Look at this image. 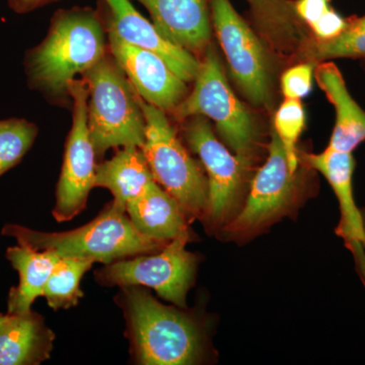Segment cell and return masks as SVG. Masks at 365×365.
I'll return each instance as SVG.
<instances>
[{"label":"cell","instance_id":"2","mask_svg":"<svg viewBox=\"0 0 365 365\" xmlns=\"http://www.w3.org/2000/svg\"><path fill=\"white\" fill-rule=\"evenodd\" d=\"M132 359L143 365H192L205 355V334L193 314L160 304L146 287H120Z\"/></svg>","mask_w":365,"mask_h":365},{"label":"cell","instance_id":"4","mask_svg":"<svg viewBox=\"0 0 365 365\" xmlns=\"http://www.w3.org/2000/svg\"><path fill=\"white\" fill-rule=\"evenodd\" d=\"M83 78L88 91V131L97 158L111 148H141L146 124L140 97L111 53Z\"/></svg>","mask_w":365,"mask_h":365},{"label":"cell","instance_id":"13","mask_svg":"<svg viewBox=\"0 0 365 365\" xmlns=\"http://www.w3.org/2000/svg\"><path fill=\"white\" fill-rule=\"evenodd\" d=\"M105 25L125 42L162 57L186 83L194 81L201 61L191 53L170 42L151 21L137 11L130 0H100Z\"/></svg>","mask_w":365,"mask_h":365},{"label":"cell","instance_id":"11","mask_svg":"<svg viewBox=\"0 0 365 365\" xmlns=\"http://www.w3.org/2000/svg\"><path fill=\"white\" fill-rule=\"evenodd\" d=\"M211 21L232 78L255 105L270 101V64L265 48L230 0H209Z\"/></svg>","mask_w":365,"mask_h":365},{"label":"cell","instance_id":"12","mask_svg":"<svg viewBox=\"0 0 365 365\" xmlns=\"http://www.w3.org/2000/svg\"><path fill=\"white\" fill-rule=\"evenodd\" d=\"M109 51L134 86L139 97L170 114L188 95V86L155 53L122 40L106 26Z\"/></svg>","mask_w":365,"mask_h":365},{"label":"cell","instance_id":"14","mask_svg":"<svg viewBox=\"0 0 365 365\" xmlns=\"http://www.w3.org/2000/svg\"><path fill=\"white\" fill-rule=\"evenodd\" d=\"M165 39L202 59L211 40L209 0H137Z\"/></svg>","mask_w":365,"mask_h":365},{"label":"cell","instance_id":"30","mask_svg":"<svg viewBox=\"0 0 365 365\" xmlns=\"http://www.w3.org/2000/svg\"><path fill=\"white\" fill-rule=\"evenodd\" d=\"M360 210H361L362 220H364V237H365V208L360 209ZM364 250H365V239H364Z\"/></svg>","mask_w":365,"mask_h":365},{"label":"cell","instance_id":"23","mask_svg":"<svg viewBox=\"0 0 365 365\" xmlns=\"http://www.w3.org/2000/svg\"><path fill=\"white\" fill-rule=\"evenodd\" d=\"M38 133L37 125L24 118L0 120V177L21 162Z\"/></svg>","mask_w":365,"mask_h":365},{"label":"cell","instance_id":"22","mask_svg":"<svg viewBox=\"0 0 365 365\" xmlns=\"http://www.w3.org/2000/svg\"><path fill=\"white\" fill-rule=\"evenodd\" d=\"M304 51L307 58L317 62L365 57V16L349 20L344 32L332 40L309 43Z\"/></svg>","mask_w":365,"mask_h":365},{"label":"cell","instance_id":"18","mask_svg":"<svg viewBox=\"0 0 365 365\" xmlns=\"http://www.w3.org/2000/svg\"><path fill=\"white\" fill-rule=\"evenodd\" d=\"M155 182L143 150L137 146H124L114 157L98 163L96 187L111 192L113 201L126 210Z\"/></svg>","mask_w":365,"mask_h":365},{"label":"cell","instance_id":"16","mask_svg":"<svg viewBox=\"0 0 365 365\" xmlns=\"http://www.w3.org/2000/svg\"><path fill=\"white\" fill-rule=\"evenodd\" d=\"M314 76L335 108V126L327 148L352 153L365 141V112L350 95L342 73L335 63L319 62L314 68Z\"/></svg>","mask_w":365,"mask_h":365},{"label":"cell","instance_id":"5","mask_svg":"<svg viewBox=\"0 0 365 365\" xmlns=\"http://www.w3.org/2000/svg\"><path fill=\"white\" fill-rule=\"evenodd\" d=\"M145 117V140L141 146L155 182L179 203L189 223L202 222L208 201L204 169L189 155L168 114L140 98Z\"/></svg>","mask_w":365,"mask_h":365},{"label":"cell","instance_id":"31","mask_svg":"<svg viewBox=\"0 0 365 365\" xmlns=\"http://www.w3.org/2000/svg\"><path fill=\"white\" fill-rule=\"evenodd\" d=\"M7 317H9V314H0V325H1L2 323H4V321L7 319Z\"/></svg>","mask_w":365,"mask_h":365},{"label":"cell","instance_id":"20","mask_svg":"<svg viewBox=\"0 0 365 365\" xmlns=\"http://www.w3.org/2000/svg\"><path fill=\"white\" fill-rule=\"evenodd\" d=\"M61 257L51 250H35L25 245L6 250V259L20 275V282L9 292L7 314L26 313L38 297H43L46 283Z\"/></svg>","mask_w":365,"mask_h":365},{"label":"cell","instance_id":"1","mask_svg":"<svg viewBox=\"0 0 365 365\" xmlns=\"http://www.w3.org/2000/svg\"><path fill=\"white\" fill-rule=\"evenodd\" d=\"M109 52L100 11L91 7L59 9L42 42L28 50L24 67L29 88L53 104L71 105L68 86Z\"/></svg>","mask_w":365,"mask_h":365},{"label":"cell","instance_id":"7","mask_svg":"<svg viewBox=\"0 0 365 365\" xmlns=\"http://www.w3.org/2000/svg\"><path fill=\"white\" fill-rule=\"evenodd\" d=\"M190 240L188 230L155 253L107 264L96 272V281L107 287L151 288L162 299L186 309L187 294L194 284L198 266L196 255L186 250Z\"/></svg>","mask_w":365,"mask_h":365},{"label":"cell","instance_id":"24","mask_svg":"<svg viewBox=\"0 0 365 365\" xmlns=\"http://www.w3.org/2000/svg\"><path fill=\"white\" fill-rule=\"evenodd\" d=\"M304 125L306 112L300 101L285 100L274 118V131L284 148L288 167L292 174H297L299 167L297 144L304 130Z\"/></svg>","mask_w":365,"mask_h":365},{"label":"cell","instance_id":"9","mask_svg":"<svg viewBox=\"0 0 365 365\" xmlns=\"http://www.w3.org/2000/svg\"><path fill=\"white\" fill-rule=\"evenodd\" d=\"M299 202L297 174L290 172L284 148L273 131L267 160L252 180L241 210L222 232L230 239H249L292 215Z\"/></svg>","mask_w":365,"mask_h":365},{"label":"cell","instance_id":"27","mask_svg":"<svg viewBox=\"0 0 365 365\" xmlns=\"http://www.w3.org/2000/svg\"><path fill=\"white\" fill-rule=\"evenodd\" d=\"M331 7V0H297L294 4L295 13L309 26Z\"/></svg>","mask_w":365,"mask_h":365},{"label":"cell","instance_id":"17","mask_svg":"<svg viewBox=\"0 0 365 365\" xmlns=\"http://www.w3.org/2000/svg\"><path fill=\"white\" fill-rule=\"evenodd\" d=\"M55 334L39 314H11L0 325V365H37L50 359Z\"/></svg>","mask_w":365,"mask_h":365},{"label":"cell","instance_id":"10","mask_svg":"<svg viewBox=\"0 0 365 365\" xmlns=\"http://www.w3.org/2000/svg\"><path fill=\"white\" fill-rule=\"evenodd\" d=\"M68 91L72 125L66 139L52 212L58 222H69L85 210L91 191L96 188L98 165L88 127V91L85 79H73L69 83Z\"/></svg>","mask_w":365,"mask_h":365},{"label":"cell","instance_id":"26","mask_svg":"<svg viewBox=\"0 0 365 365\" xmlns=\"http://www.w3.org/2000/svg\"><path fill=\"white\" fill-rule=\"evenodd\" d=\"M348 23H349V20H346L333 7H331L309 28L313 31L317 40L328 41L338 37L340 34L344 32Z\"/></svg>","mask_w":365,"mask_h":365},{"label":"cell","instance_id":"19","mask_svg":"<svg viewBox=\"0 0 365 365\" xmlns=\"http://www.w3.org/2000/svg\"><path fill=\"white\" fill-rule=\"evenodd\" d=\"M126 212L141 234L158 241H172L189 230L190 223L179 203L157 182L129 204Z\"/></svg>","mask_w":365,"mask_h":365},{"label":"cell","instance_id":"3","mask_svg":"<svg viewBox=\"0 0 365 365\" xmlns=\"http://www.w3.org/2000/svg\"><path fill=\"white\" fill-rule=\"evenodd\" d=\"M2 235L13 237L18 244L39 251L51 250L60 257L83 259L105 265L139 255L155 253L169 242L141 234L126 210L113 200L95 220L76 230L45 232L19 225H6Z\"/></svg>","mask_w":365,"mask_h":365},{"label":"cell","instance_id":"25","mask_svg":"<svg viewBox=\"0 0 365 365\" xmlns=\"http://www.w3.org/2000/svg\"><path fill=\"white\" fill-rule=\"evenodd\" d=\"M314 66L302 63L290 67L281 76V91L285 100H302L307 97L313 86Z\"/></svg>","mask_w":365,"mask_h":365},{"label":"cell","instance_id":"8","mask_svg":"<svg viewBox=\"0 0 365 365\" xmlns=\"http://www.w3.org/2000/svg\"><path fill=\"white\" fill-rule=\"evenodd\" d=\"M184 137L200 158L207 178V207L202 222L211 232H222L244 205L245 173L249 165L218 140L207 118H188Z\"/></svg>","mask_w":365,"mask_h":365},{"label":"cell","instance_id":"15","mask_svg":"<svg viewBox=\"0 0 365 365\" xmlns=\"http://www.w3.org/2000/svg\"><path fill=\"white\" fill-rule=\"evenodd\" d=\"M302 162L307 167L321 173L337 197L340 222L336 234L345 242L346 248L364 244V220L353 195V173L355 160L352 153H343L327 148L321 153H304Z\"/></svg>","mask_w":365,"mask_h":365},{"label":"cell","instance_id":"29","mask_svg":"<svg viewBox=\"0 0 365 365\" xmlns=\"http://www.w3.org/2000/svg\"><path fill=\"white\" fill-rule=\"evenodd\" d=\"M353 257H354L355 262H356L357 269L362 281L365 285V250L362 245L355 246L354 248L350 250Z\"/></svg>","mask_w":365,"mask_h":365},{"label":"cell","instance_id":"21","mask_svg":"<svg viewBox=\"0 0 365 365\" xmlns=\"http://www.w3.org/2000/svg\"><path fill=\"white\" fill-rule=\"evenodd\" d=\"M93 265V262L83 259L61 257L44 288L43 297L48 306L54 311L76 307L83 297L81 279Z\"/></svg>","mask_w":365,"mask_h":365},{"label":"cell","instance_id":"6","mask_svg":"<svg viewBox=\"0 0 365 365\" xmlns=\"http://www.w3.org/2000/svg\"><path fill=\"white\" fill-rule=\"evenodd\" d=\"M200 61L193 90L172 114L179 120L195 116L212 120L230 150L250 165L256 141L253 118L228 85L212 46H209Z\"/></svg>","mask_w":365,"mask_h":365},{"label":"cell","instance_id":"28","mask_svg":"<svg viewBox=\"0 0 365 365\" xmlns=\"http://www.w3.org/2000/svg\"><path fill=\"white\" fill-rule=\"evenodd\" d=\"M55 1L58 0H7V4L14 13L24 14Z\"/></svg>","mask_w":365,"mask_h":365}]
</instances>
